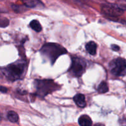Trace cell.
I'll return each mask as SVG.
<instances>
[{"label": "cell", "mask_w": 126, "mask_h": 126, "mask_svg": "<svg viewBox=\"0 0 126 126\" xmlns=\"http://www.w3.org/2000/svg\"><path fill=\"white\" fill-rule=\"evenodd\" d=\"M78 123L80 126H92V121L89 116L82 115L78 119Z\"/></svg>", "instance_id": "8"}, {"label": "cell", "mask_w": 126, "mask_h": 126, "mask_svg": "<svg viewBox=\"0 0 126 126\" xmlns=\"http://www.w3.org/2000/svg\"><path fill=\"white\" fill-rule=\"evenodd\" d=\"M97 44L94 41L89 42L86 45V50L92 55H95L96 54V53H97Z\"/></svg>", "instance_id": "9"}, {"label": "cell", "mask_w": 126, "mask_h": 126, "mask_svg": "<svg viewBox=\"0 0 126 126\" xmlns=\"http://www.w3.org/2000/svg\"><path fill=\"white\" fill-rule=\"evenodd\" d=\"M110 70L113 75L119 76L125 75L126 72V60L118 57L112 60L109 65Z\"/></svg>", "instance_id": "3"}, {"label": "cell", "mask_w": 126, "mask_h": 126, "mask_svg": "<svg viewBox=\"0 0 126 126\" xmlns=\"http://www.w3.org/2000/svg\"><path fill=\"white\" fill-rule=\"evenodd\" d=\"M7 118L12 123H17L18 121V116L14 111H10L7 113Z\"/></svg>", "instance_id": "12"}, {"label": "cell", "mask_w": 126, "mask_h": 126, "mask_svg": "<svg viewBox=\"0 0 126 126\" xmlns=\"http://www.w3.org/2000/svg\"><path fill=\"white\" fill-rule=\"evenodd\" d=\"M74 101L76 105L80 108H84L86 106V102L85 99V96L82 94H78L74 97Z\"/></svg>", "instance_id": "7"}, {"label": "cell", "mask_w": 126, "mask_h": 126, "mask_svg": "<svg viewBox=\"0 0 126 126\" xmlns=\"http://www.w3.org/2000/svg\"><path fill=\"white\" fill-rule=\"evenodd\" d=\"M102 11L107 16L116 17L121 16L123 13L122 9L118 6L111 4H104L102 7Z\"/></svg>", "instance_id": "6"}, {"label": "cell", "mask_w": 126, "mask_h": 126, "mask_svg": "<svg viewBox=\"0 0 126 126\" xmlns=\"http://www.w3.org/2000/svg\"><path fill=\"white\" fill-rule=\"evenodd\" d=\"M30 26L35 32H39L42 30V27L40 23L37 20H33L30 23Z\"/></svg>", "instance_id": "10"}, {"label": "cell", "mask_w": 126, "mask_h": 126, "mask_svg": "<svg viewBox=\"0 0 126 126\" xmlns=\"http://www.w3.org/2000/svg\"><path fill=\"white\" fill-rule=\"evenodd\" d=\"M111 49L112 50H114V51H118L120 49V47L116 44H113V45H111Z\"/></svg>", "instance_id": "13"}, {"label": "cell", "mask_w": 126, "mask_h": 126, "mask_svg": "<svg viewBox=\"0 0 126 126\" xmlns=\"http://www.w3.org/2000/svg\"><path fill=\"white\" fill-rule=\"evenodd\" d=\"M35 86L38 94L44 97L56 88L55 84L52 80H36Z\"/></svg>", "instance_id": "5"}, {"label": "cell", "mask_w": 126, "mask_h": 126, "mask_svg": "<svg viewBox=\"0 0 126 126\" xmlns=\"http://www.w3.org/2000/svg\"><path fill=\"white\" fill-rule=\"evenodd\" d=\"M0 92L2 93H6L7 92V89L4 86H0Z\"/></svg>", "instance_id": "14"}, {"label": "cell", "mask_w": 126, "mask_h": 126, "mask_svg": "<svg viewBox=\"0 0 126 126\" xmlns=\"http://www.w3.org/2000/svg\"><path fill=\"white\" fill-rule=\"evenodd\" d=\"M97 90H98V92H100V93L105 94L108 92L109 88H108V86L107 82H105V81H102L98 85V87H97Z\"/></svg>", "instance_id": "11"}, {"label": "cell", "mask_w": 126, "mask_h": 126, "mask_svg": "<svg viewBox=\"0 0 126 126\" xmlns=\"http://www.w3.org/2000/svg\"><path fill=\"white\" fill-rule=\"evenodd\" d=\"M86 62L78 57H73L70 72L75 77H80L83 75L86 70Z\"/></svg>", "instance_id": "4"}, {"label": "cell", "mask_w": 126, "mask_h": 126, "mask_svg": "<svg viewBox=\"0 0 126 126\" xmlns=\"http://www.w3.org/2000/svg\"><path fill=\"white\" fill-rule=\"evenodd\" d=\"M94 126H105V125H103V124H95Z\"/></svg>", "instance_id": "15"}, {"label": "cell", "mask_w": 126, "mask_h": 126, "mask_svg": "<svg viewBox=\"0 0 126 126\" xmlns=\"http://www.w3.org/2000/svg\"><path fill=\"white\" fill-rule=\"evenodd\" d=\"M40 51L42 55L46 56L50 60L52 63H53L60 55L66 52V50L60 46L51 43L44 45Z\"/></svg>", "instance_id": "2"}, {"label": "cell", "mask_w": 126, "mask_h": 126, "mask_svg": "<svg viewBox=\"0 0 126 126\" xmlns=\"http://www.w3.org/2000/svg\"><path fill=\"white\" fill-rule=\"evenodd\" d=\"M27 70V65L25 63L17 62L11 64L4 70V73L9 79L14 80L22 79L24 76Z\"/></svg>", "instance_id": "1"}]
</instances>
